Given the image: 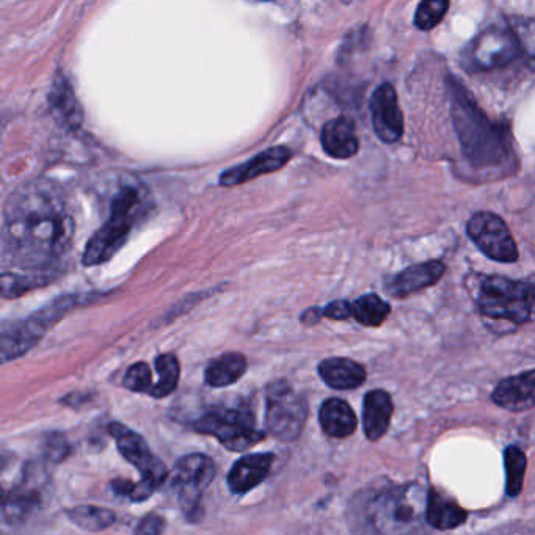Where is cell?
Returning <instances> with one entry per match:
<instances>
[{
  "mask_svg": "<svg viewBox=\"0 0 535 535\" xmlns=\"http://www.w3.org/2000/svg\"><path fill=\"white\" fill-rule=\"evenodd\" d=\"M74 220L59 189L30 181L13 190L4 208L5 263L43 269L65 255L73 242Z\"/></svg>",
  "mask_w": 535,
  "mask_h": 535,
  "instance_id": "6da1fadb",
  "label": "cell"
},
{
  "mask_svg": "<svg viewBox=\"0 0 535 535\" xmlns=\"http://www.w3.org/2000/svg\"><path fill=\"white\" fill-rule=\"evenodd\" d=\"M451 93L452 121L468 162L474 168L509 164L512 143L506 126L493 123L460 85H452Z\"/></svg>",
  "mask_w": 535,
  "mask_h": 535,
  "instance_id": "7a4b0ae2",
  "label": "cell"
},
{
  "mask_svg": "<svg viewBox=\"0 0 535 535\" xmlns=\"http://www.w3.org/2000/svg\"><path fill=\"white\" fill-rule=\"evenodd\" d=\"M148 211V195L140 184H126L110 204L107 222L96 231L85 247L82 263L93 267L104 264L120 252L135 223Z\"/></svg>",
  "mask_w": 535,
  "mask_h": 535,
  "instance_id": "3957f363",
  "label": "cell"
},
{
  "mask_svg": "<svg viewBox=\"0 0 535 535\" xmlns=\"http://www.w3.org/2000/svg\"><path fill=\"white\" fill-rule=\"evenodd\" d=\"M427 496L419 484L391 488L375 496L368 506L372 528L383 534L418 532L427 523Z\"/></svg>",
  "mask_w": 535,
  "mask_h": 535,
  "instance_id": "277c9868",
  "label": "cell"
},
{
  "mask_svg": "<svg viewBox=\"0 0 535 535\" xmlns=\"http://www.w3.org/2000/svg\"><path fill=\"white\" fill-rule=\"evenodd\" d=\"M477 311L493 321L526 324L535 310V284L506 277L482 278L476 297Z\"/></svg>",
  "mask_w": 535,
  "mask_h": 535,
  "instance_id": "5b68a950",
  "label": "cell"
},
{
  "mask_svg": "<svg viewBox=\"0 0 535 535\" xmlns=\"http://www.w3.org/2000/svg\"><path fill=\"white\" fill-rule=\"evenodd\" d=\"M193 429L217 438L228 451L234 452L247 451L266 438L264 432L256 429L255 416L247 408L212 410L197 419Z\"/></svg>",
  "mask_w": 535,
  "mask_h": 535,
  "instance_id": "8992f818",
  "label": "cell"
},
{
  "mask_svg": "<svg viewBox=\"0 0 535 535\" xmlns=\"http://www.w3.org/2000/svg\"><path fill=\"white\" fill-rule=\"evenodd\" d=\"M308 418V405L284 380L270 383L266 390V427L283 443L295 441L302 434Z\"/></svg>",
  "mask_w": 535,
  "mask_h": 535,
  "instance_id": "52a82bcc",
  "label": "cell"
},
{
  "mask_svg": "<svg viewBox=\"0 0 535 535\" xmlns=\"http://www.w3.org/2000/svg\"><path fill=\"white\" fill-rule=\"evenodd\" d=\"M77 299L74 297H60L48 308L32 314L26 321L4 324L2 327V361L16 360L21 355L26 354L35 344L43 338L44 333L52 324L59 321L68 311L76 305Z\"/></svg>",
  "mask_w": 535,
  "mask_h": 535,
  "instance_id": "ba28073f",
  "label": "cell"
},
{
  "mask_svg": "<svg viewBox=\"0 0 535 535\" xmlns=\"http://www.w3.org/2000/svg\"><path fill=\"white\" fill-rule=\"evenodd\" d=\"M521 54L523 51L510 27H490L463 51V66L474 73H487L510 65Z\"/></svg>",
  "mask_w": 535,
  "mask_h": 535,
  "instance_id": "9c48e42d",
  "label": "cell"
},
{
  "mask_svg": "<svg viewBox=\"0 0 535 535\" xmlns=\"http://www.w3.org/2000/svg\"><path fill=\"white\" fill-rule=\"evenodd\" d=\"M215 477V465L208 455L190 454L176 463L172 485L182 512L189 520L200 517L201 496Z\"/></svg>",
  "mask_w": 535,
  "mask_h": 535,
  "instance_id": "30bf717a",
  "label": "cell"
},
{
  "mask_svg": "<svg viewBox=\"0 0 535 535\" xmlns=\"http://www.w3.org/2000/svg\"><path fill=\"white\" fill-rule=\"evenodd\" d=\"M466 231L479 250L493 261L515 263L520 256L506 222L493 212L474 214L466 225Z\"/></svg>",
  "mask_w": 535,
  "mask_h": 535,
  "instance_id": "8fae6325",
  "label": "cell"
},
{
  "mask_svg": "<svg viewBox=\"0 0 535 535\" xmlns=\"http://www.w3.org/2000/svg\"><path fill=\"white\" fill-rule=\"evenodd\" d=\"M109 434L112 435L113 440L117 441L120 454L142 473L143 479L153 482L157 487L164 484L168 474L167 468L151 452L150 446L143 440L142 435L135 434L120 423L110 424Z\"/></svg>",
  "mask_w": 535,
  "mask_h": 535,
  "instance_id": "7c38bea8",
  "label": "cell"
},
{
  "mask_svg": "<svg viewBox=\"0 0 535 535\" xmlns=\"http://www.w3.org/2000/svg\"><path fill=\"white\" fill-rule=\"evenodd\" d=\"M372 126L383 143L393 145L404 135V115L393 85L382 84L371 98Z\"/></svg>",
  "mask_w": 535,
  "mask_h": 535,
  "instance_id": "4fadbf2b",
  "label": "cell"
},
{
  "mask_svg": "<svg viewBox=\"0 0 535 535\" xmlns=\"http://www.w3.org/2000/svg\"><path fill=\"white\" fill-rule=\"evenodd\" d=\"M292 159V151L288 146H273L269 150L261 151L250 161L226 170L220 175V186H241L244 182L253 181L259 176L278 172Z\"/></svg>",
  "mask_w": 535,
  "mask_h": 535,
  "instance_id": "5bb4252c",
  "label": "cell"
},
{
  "mask_svg": "<svg viewBox=\"0 0 535 535\" xmlns=\"http://www.w3.org/2000/svg\"><path fill=\"white\" fill-rule=\"evenodd\" d=\"M446 266L441 261H427L423 264H415L397 273L388 281L386 289L397 299H404L408 295L424 291L434 286L445 275Z\"/></svg>",
  "mask_w": 535,
  "mask_h": 535,
  "instance_id": "9a60e30c",
  "label": "cell"
},
{
  "mask_svg": "<svg viewBox=\"0 0 535 535\" xmlns=\"http://www.w3.org/2000/svg\"><path fill=\"white\" fill-rule=\"evenodd\" d=\"M492 401L509 412H526L535 407V369L507 377L496 386Z\"/></svg>",
  "mask_w": 535,
  "mask_h": 535,
  "instance_id": "2e32d148",
  "label": "cell"
},
{
  "mask_svg": "<svg viewBox=\"0 0 535 535\" xmlns=\"http://www.w3.org/2000/svg\"><path fill=\"white\" fill-rule=\"evenodd\" d=\"M275 455L269 452L250 454L237 460L228 474V485L234 495H245L252 492L261 482L269 476L272 470Z\"/></svg>",
  "mask_w": 535,
  "mask_h": 535,
  "instance_id": "e0dca14e",
  "label": "cell"
},
{
  "mask_svg": "<svg viewBox=\"0 0 535 535\" xmlns=\"http://www.w3.org/2000/svg\"><path fill=\"white\" fill-rule=\"evenodd\" d=\"M321 143L325 154L333 159H350L360 150L354 121L347 117L333 118L325 123L321 132Z\"/></svg>",
  "mask_w": 535,
  "mask_h": 535,
  "instance_id": "ac0fdd59",
  "label": "cell"
},
{
  "mask_svg": "<svg viewBox=\"0 0 535 535\" xmlns=\"http://www.w3.org/2000/svg\"><path fill=\"white\" fill-rule=\"evenodd\" d=\"M393 413V399L386 391L372 390L366 394L363 402V427L368 440L377 441L386 435Z\"/></svg>",
  "mask_w": 535,
  "mask_h": 535,
  "instance_id": "d6986e66",
  "label": "cell"
},
{
  "mask_svg": "<svg viewBox=\"0 0 535 535\" xmlns=\"http://www.w3.org/2000/svg\"><path fill=\"white\" fill-rule=\"evenodd\" d=\"M319 375L333 390H355L366 380V369L349 358H328L319 364Z\"/></svg>",
  "mask_w": 535,
  "mask_h": 535,
  "instance_id": "ffe728a7",
  "label": "cell"
},
{
  "mask_svg": "<svg viewBox=\"0 0 535 535\" xmlns=\"http://www.w3.org/2000/svg\"><path fill=\"white\" fill-rule=\"evenodd\" d=\"M324 434L332 438H347L355 434L358 421L354 410L343 399H328L322 404L319 412Z\"/></svg>",
  "mask_w": 535,
  "mask_h": 535,
  "instance_id": "44dd1931",
  "label": "cell"
},
{
  "mask_svg": "<svg viewBox=\"0 0 535 535\" xmlns=\"http://www.w3.org/2000/svg\"><path fill=\"white\" fill-rule=\"evenodd\" d=\"M466 518L468 514L459 504L441 496L435 488H430L429 496H427V525L438 531H449V529L462 526Z\"/></svg>",
  "mask_w": 535,
  "mask_h": 535,
  "instance_id": "7402d4cb",
  "label": "cell"
},
{
  "mask_svg": "<svg viewBox=\"0 0 535 535\" xmlns=\"http://www.w3.org/2000/svg\"><path fill=\"white\" fill-rule=\"evenodd\" d=\"M51 109L54 117L62 126L77 129L82 123V109L79 106L73 87L65 76L55 79L51 93Z\"/></svg>",
  "mask_w": 535,
  "mask_h": 535,
  "instance_id": "603a6c76",
  "label": "cell"
},
{
  "mask_svg": "<svg viewBox=\"0 0 535 535\" xmlns=\"http://www.w3.org/2000/svg\"><path fill=\"white\" fill-rule=\"evenodd\" d=\"M247 371V358L239 352H230L215 358L204 372V380L212 388H225L233 385Z\"/></svg>",
  "mask_w": 535,
  "mask_h": 535,
  "instance_id": "cb8c5ba5",
  "label": "cell"
},
{
  "mask_svg": "<svg viewBox=\"0 0 535 535\" xmlns=\"http://www.w3.org/2000/svg\"><path fill=\"white\" fill-rule=\"evenodd\" d=\"M40 506V493L35 492L32 487H26V482L19 485L10 493H5L4 504H2V515L8 525H21L27 520L29 515Z\"/></svg>",
  "mask_w": 535,
  "mask_h": 535,
  "instance_id": "d4e9b609",
  "label": "cell"
},
{
  "mask_svg": "<svg viewBox=\"0 0 535 535\" xmlns=\"http://www.w3.org/2000/svg\"><path fill=\"white\" fill-rule=\"evenodd\" d=\"M391 313L390 303L377 294L363 295L352 303V317L364 327H379Z\"/></svg>",
  "mask_w": 535,
  "mask_h": 535,
  "instance_id": "484cf974",
  "label": "cell"
},
{
  "mask_svg": "<svg viewBox=\"0 0 535 535\" xmlns=\"http://www.w3.org/2000/svg\"><path fill=\"white\" fill-rule=\"evenodd\" d=\"M156 371L159 380L151 390L150 396H153L154 399L170 396L176 390L179 374H181L178 358L172 354L159 355L156 358Z\"/></svg>",
  "mask_w": 535,
  "mask_h": 535,
  "instance_id": "4316f807",
  "label": "cell"
},
{
  "mask_svg": "<svg viewBox=\"0 0 535 535\" xmlns=\"http://www.w3.org/2000/svg\"><path fill=\"white\" fill-rule=\"evenodd\" d=\"M74 525L85 531H104L115 523L117 517L109 509L95 506H77L68 512Z\"/></svg>",
  "mask_w": 535,
  "mask_h": 535,
  "instance_id": "83f0119b",
  "label": "cell"
},
{
  "mask_svg": "<svg viewBox=\"0 0 535 535\" xmlns=\"http://www.w3.org/2000/svg\"><path fill=\"white\" fill-rule=\"evenodd\" d=\"M504 466H506V490L507 495H520L525 484L526 462L525 452L521 451L517 446H509L504 451Z\"/></svg>",
  "mask_w": 535,
  "mask_h": 535,
  "instance_id": "f1b7e54d",
  "label": "cell"
},
{
  "mask_svg": "<svg viewBox=\"0 0 535 535\" xmlns=\"http://www.w3.org/2000/svg\"><path fill=\"white\" fill-rule=\"evenodd\" d=\"M449 10V0H421L416 8L415 26L419 30H432L445 19Z\"/></svg>",
  "mask_w": 535,
  "mask_h": 535,
  "instance_id": "f546056e",
  "label": "cell"
},
{
  "mask_svg": "<svg viewBox=\"0 0 535 535\" xmlns=\"http://www.w3.org/2000/svg\"><path fill=\"white\" fill-rule=\"evenodd\" d=\"M51 280V275L41 277V275H15V273L5 272L2 277V294L5 299H11L37 286H44Z\"/></svg>",
  "mask_w": 535,
  "mask_h": 535,
  "instance_id": "4dcf8cb0",
  "label": "cell"
},
{
  "mask_svg": "<svg viewBox=\"0 0 535 535\" xmlns=\"http://www.w3.org/2000/svg\"><path fill=\"white\" fill-rule=\"evenodd\" d=\"M123 385L129 391L148 394L150 396L151 390L154 388L153 372H151L150 364H132L131 368L126 371V375H124Z\"/></svg>",
  "mask_w": 535,
  "mask_h": 535,
  "instance_id": "1f68e13d",
  "label": "cell"
},
{
  "mask_svg": "<svg viewBox=\"0 0 535 535\" xmlns=\"http://www.w3.org/2000/svg\"><path fill=\"white\" fill-rule=\"evenodd\" d=\"M510 29L515 33L518 44L523 54L535 60V19L514 18L510 19Z\"/></svg>",
  "mask_w": 535,
  "mask_h": 535,
  "instance_id": "d6a6232c",
  "label": "cell"
},
{
  "mask_svg": "<svg viewBox=\"0 0 535 535\" xmlns=\"http://www.w3.org/2000/svg\"><path fill=\"white\" fill-rule=\"evenodd\" d=\"M70 451V443L62 434H49L46 437L44 454H46V459L51 460V462H62L63 459H66V455L70 454Z\"/></svg>",
  "mask_w": 535,
  "mask_h": 535,
  "instance_id": "836d02e7",
  "label": "cell"
},
{
  "mask_svg": "<svg viewBox=\"0 0 535 535\" xmlns=\"http://www.w3.org/2000/svg\"><path fill=\"white\" fill-rule=\"evenodd\" d=\"M321 310V316L333 321H347L352 317V303L346 300H336V302L328 303Z\"/></svg>",
  "mask_w": 535,
  "mask_h": 535,
  "instance_id": "e575fe53",
  "label": "cell"
},
{
  "mask_svg": "<svg viewBox=\"0 0 535 535\" xmlns=\"http://www.w3.org/2000/svg\"><path fill=\"white\" fill-rule=\"evenodd\" d=\"M165 528V521L157 515H148L140 521V525L137 526L135 532L139 534H161Z\"/></svg>",
  "mask_w": 535,
  "mask_h": 535,
  "instance_id": "d590c367",
  "label": "cell"
},
{
  "mask_svg": "<svg viewBox=\"0 0 535 535\" xmlns=\"http://www.w3.org/2000/svg\"><path fill=\"white\" fill-rule=\"evenodd\" d=\"M113 492L118 496H124V498L131 499L132 492H134L135 482L128 481V479H117L110 484Z\"/></svg>",
  "mask_w": 535,
  "mask_h": 535,
  "instance_id": "8d00e7d4",
  "label": "cell"
}]
</instances>
